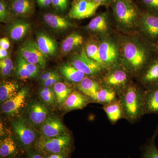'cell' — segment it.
<instances>
[{
  "mask_svg": "<svg viewBox=\"0 0 158 158\" xmlns=\"http://www.w3.org/2000/svg\"><path fill=\"white\" fill-rule=\"evenodd\" d=\"M68 0H52V5L55 9L63 12L68 8Z\"/></svg>",
  "mask_w": 158,
  "mask_h": 158,
  "instance_id": "obj_37",
  "label": "cell"
},
{
  "mask_svg": "<svg viewBox=\"0 0 158 158\" xmlns=\"http://www.w3.org/2000/svg\"><path fill=\"white\" fill-rule=\"evenodd\" d=\"M19 56L31 64H34L41 69L46 65V58L41 52L36 41L28 40L23 43L19 50Z\"/></svg>",
  "mask_w": 158,
  "mask_h": 158,
  "instance_id": "obj_8",
  "label": "cell"
},
{
  "mask_svg": "<svg viewBox=\"0 0 158 158\" xmlns=\"http://www.w3.org/2000/svg\"><path fill=\"white\" fill-rule=\"evenodd\" d=\"M0 62H2L5 65L9 66V68H11L12 70L14 69V64H13V62L11 60L10 55H9L8 56L4 58V59H1L0 60Z\"/></svg>",
  "mask_w": 158,
  "mask_h": 158,
  "instance_id": "obj_42",
  "label": "cell"
},
{
  "mask_svg": "<svg viewBox=\"0 0 158 158\" xmlns=\"http://www.w3.org/2000/svg\"><path fill=\"white\" fill-rule=\"evenodd\" d=\"M124 42L120 65L133 77H136L153 59V50L136 38L127 39Z\"/></svg>",
  "mask_w": 158,
  "mask_h": 158,
  "instance_id": "obj_1",
  "label": "cell"
},
{
  "mask_svg": "<svg viewBox=\"0 0 158 158\" xmlns=\"http://www.w3.org/2000/svg\"><path fill=\"white\" fill-rule=\"evenodd\" d=\"M35 149L43 156L52 154H61L68 156L72 146V139L65 134L53 138L41 136L34 144Z\"/></svg>",
  "mask_w": 158,
  "mask_h": 158,
  "instance_id": "obj_4",
  "label": "cell"
},
{
  "mask_svg": "<svg viewBox=\"0 0 158 158\" xmlns=\"http://www.w3.org/2000/svg\"><path fill=\"white\" fill-rule=\"evenodd\" d=\"M12 14L9 9V5L6 0H0V21L1 23L9 22L12 18Z\"/></svg>",
  "mask_w": 158,
  "mask_h": 158,
  "instance_id": "obj_35",
  "label": "cell"
},
{
  "mask_svg": "<svg viewBox=\"0 0 158 158\" xmlns=\"http://www.w3.org/2000/svg\"><path fill=\"white\" fill-rule=\"evenodd\" d=\"M84 42L83 37L77 32H73L62 40L60 52L64 56L68 55L81 46Z\"/></svg>",
  "mask_w": 158,
  "mask_h": 158,
  "instance_id": "obj_24",
  "label": "cell"
},
{
  "mask_svg": "<svg viewBox=\"0 0 158 158\" xmlns=\"http://www.w3.org/2000/svg\"><path fill=\"white\" fill-rule=\"evenodd\" d=\"M36 0H10L9 7L12 15L28 17L34 14Z\"/></svg>",
  "mask_w": 158,
  "mask_h": 158,
  "instance_id": "obj_16",
  "label": "cell"
},
{
  "mask_svg": "<svg viewBox=\"0 0 158 158\" xmlns=\"http://www.w3.org/2000/svg\"><path fill=\"white\" fill-rule=\"evenodd\" d=\"M31 24L23 20L15 19L10 24L8 29L9 37L15 41L21 40L28 33Z\"/></svg>",
  "mask_w": 158,
  "mask_h": 158,
  "instance_id": "obj_19",
  "label": "cell"
},
{
  "mask_svg": "<svg viewBox=\"0 0 158 158\" xmlns=\"http://www.w3.org/2000/svg\"><path fill=\"white\" fill-rule=\"evenodd\" d=\"M15 134L20 144L26 149L35 144L37 140L36 132L24 118H19L12 123Z\"/></svg>",
  "mask_w": 158,
  "mask_h": 158,
  "instance_id": "obj_10",
  "label": "cell"
},
{
  "mask_svg": "<svg viewBox=\"0 0 158 158\" xmlns=\"http://www.w3.org/2000/svg\"><path fill=\"white\" fill-rule=\"evenodd\" d=\"M157 46V51H158V43L156 44Z\"/></svg>",
  "mask_w": 158,
  "mask_h": 158,
  "instance_id": "obj_48",
  "label": "cell"
},
{
  "mask_svg": "<svg viewBox=\"0 0 158 158\" xmlns=\"http://www.w3.org/2000/svg\"><path fill=\"white\" fill-rule=\"evenodd\" d=\"M100 6L93 0H73L69 12V17L78 20L92 17Z\"/></svg>",
  "mask_w": 158,
  "mask_h": 158,
  "instance_id": "obj_9",
  "label": "cell"
},
{
  "mask_svg": "<svg viewBox=\"0 0 158 158\" xmlns=\"http://www.w3.org/2000/svg\"><path fill=\"white\" fill-rule=\"evenodd\" d=\"M18 85L12 81L3 82L0 85V101L3 103L17 94Z\"/></svg>",
  "mask_w": 158,
  "mask_h": 158,
  "instance_id": "obj_30",
  "label": "cell"
},
{
  "mask_svg": "<svg viewBox=\"0 0 158 158\" xmlns=\"http://www.w3.org/2000/svg\"><path fill=\"white\" fill-rule=\"evenodd\" d=\"M99 52L103 67L106 70L120 65L119 51L117 44L112 40L106 39L98 45Z\"/></svg>",
  "mask_w": 158,
  "mask_h": 158,
  "instance_id": "obj_7",
  "label": "cell"
},
{
  "mask_svg": "<svg viewBox=\"0 0 158 158\" xmlns=\"http://www.w3.org/2000/svg\"><path fill=\"white\" fill-rule=\"evenodd\" d=\"M93 1L98 3L101 6H109L111 5L113 0H93Z\"/></svg>",
  "mask_w": 158,
  "mask_h": 158,
  "instance_id": "obj_45",
  "label": "cell"
},
{
  "mask_svg": "<svg viewBox=\"0 0 158 158\" xmlns=\"http://www.w3.org/2000/svg\"><path fill=\"white\" fill-rule=\"evenodd\" d=\"M40 8H47L52 5V0H36Z\"/></svg>",
  "mask_w": 158,
  "mask_h": 158,
  "instance_id": "obj_43",
  "label": "cell"
},
{
  "mask_svg": "<svg viewBox=\"0 0 158 158\" xmlns=\"http://www.w3.org/2000/svg\"><path fill=\"white\" fill-rule=\"evenodd\" d=\"M57 74H58V73L56 71L46 72L42 73L40 76V81H41V82L44 81L48 79H49L50 78L56 75Z\"/></svg>",
  "mask_w": 158,
  "mask_h": 158,
  "instance_id": "obj_40",
  "label": "cell"
},
{
  "mask_svg": "<svg viewBox=\"0 0 158 158\" xmlns=\"http://www.w3.org/2000/svg\"><path fill=\"white\" fill-rule=\"evenodd\" d=\"M18 146L12 137H6L0 141L1 158H15L19 155Z\"/></svg>",
  "mask_w": 158,
  "mask_h": 158,
  "instance_id": "obj_26",
  "label": "cell"
},
{
  "mask_svg": "<svg viewBox=\"0 0 158 158\" xmlns=\"http://www.w3.org/2000/svg\"><path fill=\"white\" fill-rule=\"evenodd\" d=\"M109 21L108 13L103 12L91 20L87 26V29L95 34H106L109 30Z\"/></svg>",
  "mask_w": 158,
  "mask_h": 158,
  "instance_id": "obj_22",
  "label": "cell"
},
{
  "mask_svg": "<svg viewBox=\"0 0 158 158\" xmlns=\"http://www.w3.org/2000/svg\"><path fill=\"white\" fill-rule=\"evenodd\" d=\"M70 63L86 75L89 76H98L102 75L106 70L101 65L87 56L84 48L80 52L72 55Z\"/></svg>",
  "mask_w": 158,
  "mask_h": 158,
  "instance_id": "obj_6",
  "label": "cell"
},
{
  "mask_svg": "<svg viewBox=\"0 0 158 158\" xmlns=\"http://www.w3.org/2000/svg\"><path fill=\"white\" fill-rule=\"evenodd\" d=\"M132 76L121 65L106 70L102 76L103 86L114 90L118 97L132 82Z\"/></svg>",
  "mask_w": 158,
  "mask_h": 158,
  "instance_id": "obj_5",
  "label": "cell"
},
{
  "mask_svg": "<svg viewBox=\"0 0 158 158\" xmlns=\"http://www.w3.org/2000/svg\"><path fill=\"white\" fill-rule=\"evenodd\" d=\"M92 100L81 93L79 90H74L71 93L63 105L65 110H81L86 107Z\"/></svg>",
  "mask_w": 158,
  "mask_h": 158,
  "instance_id": "obj_18",
  "label": "cell"
},
{
  "mask_svg": "<svg viewBox=\"0 0 158 158\" xmlns=\"http://www.w3.org/2000/svg\"><path fill=\"white\" fill-rule=\"evenodd\" d=\"M145 114L158 115V85L144 89Z\"/></svg>",
  "mask_w": 158,
  "mask_h": 158,
  "instance_id": "obj_20",
  "label": "cell"
},
{
  "mask_svg": "<svg viewBox=\"0 0 158 158\" xmlns=\"http://www.w3.org/2000/svg\"><path fill=\"white\" fill-rule=\"evenodd\" d=\"M27 158H44L43 155L36 151V152H29Z\"/></svg>",
  "mask_w": 158,
  "mask_h": 158,
  "instance_id": "obj_44",
  "label": "cell"
},
{
  "mask_svg": "<svg viewBox=\"0 0 158 158\" xmlns=\"http://www.w3.org/2000/svg\"><path fill=\"white\" fill-rule=\"evenodd\" d=\"M139 24L144 36L153 44L158 42V16L147 11L141 15Z\"/></svg>",
  "mask_w": 158,
  "mask_h": 158,
  "instance_id": "obj_11",
  "label": "cell"
},
{
  "mask_svg": "<svg viewBox=\"0 0 158 158\" xmlns=\"http://www.w3.org/2000/svg\"><path fill=\"white\" fill-rule=\"evenodd\" d=\"M10 40L8 37H2L0 39V48L8 50L10 48Z\"/></svg>",
  "mask_w": 158,
  "mask_h": 158,
  "instance_id": "obj_41",
  "label": "cell"
},
{
  "mask_svg": "<svg viewBox=\"0 0 158 158\" xmlns=\"http://www.w3.org/2000/svg\"><path fill=\"white\" fill-rule=\"evenodd\" d=\"M41 131L42 136L47 138H53L65 135L66 129L59 118L49 116L41 124Z\"/></svg>",
  "mask_w": 158,
  "mask_h": 158,
  "instance_id": "obj_15",
  "label": "cell"
},
{
  "mask_svg": "<svg viewBox=\"0 0 158 158\" xmlns=\"http://www.w3.org/2000/svg\"><path fill=\"white\" fill-rule=\"evenodd\" d=\"M7 50L0 48V59H2L9 56Z\"/></svg>",
  "mask_w": 158,
  "mask_h": 158,
  "instance_id": "obj_47",
  "label": "cell"
},
{
  "mask_svg": "<svg viewBox=\"0 0 158 158\" xmlns=\"http://www.w3.org/2000/svg\"><path fill=\"white\" fill-rule=\"evenodd\" d=\"M39 96L43 101L50 106H54L56 103L53 88L43 87L39 91Z\"/></svg>",
  "mask_w": 158,
  "mask_h": 158,
  "instance_id": "obj_33",
  "label": "cell"
},
{
  "mask_svg": "<svg viewBox=\"0 0 158 158\" xmlns=\"http://www.w3.org/2000/svg\"><path fill=\"white\" fill-rule=\"evenodd\" d=\"M43 18L46 24L56 31H65L73 27V24L68 20L53 13H47L44 14Z\"/></svg>",
  "mask_w": 158,
  "mask_h": 158,
  "instance_id": "obj_25",
  "label": "cell"
},
{
  "mask_svg": "<svg viewBox=\"0 0 158 158\" xmlns=\"http://www.w3.org/2000/svg\"><path fill=\"white\" fill-rule=\"evenodd\" d=\"M56 96V103L60 105H63L66 99L73 91V88L64 82L57 83L53 87Z\"/></svg>",
  "mask_w": 158,
  "mask_h": 158,
  "instance_id": "obj_32",
  "label": "cell"
},
{
  "mask_svg": "<svg viewBox=\"0 0 158 158\" xmlns=\"http://www.w3.org/2000/svg\"><path fill=\"white\" fill-rule=\"evenodd\" d=\"M48 110L44 105L38 102H35L29 108L28 117L33 124L41 125L48 117Z\"/></svg>",
  "mask_w": 158,
  "mask_h": 158,
  "instance_id": "obj_23",
  "label": "cell"
},
{
  "mask_svg": "<svg viewBox=\"0 0 158 158\" xmlns=\"http://www.w3.org/2000/svg\"><path fill=\"white\" fill-rule=\"evenodd\" d=\"M144 89L158 85V56L154 57L136 77Z\"/></svg>",
  "mask_w": 158,
  "mask_h": 158,
  "instance_id": "obj_12",
  "label": "cell"
},
{
  "mask_svg": "<svg viewBox=\"0 0 158 158\" xmlns=\"http://www.w3.org/2000/svg\"><path fill=\"white\" fill-rule=\"evenodd\" d=\"M0 70H1V74L3 77L9 76L12 70L11 68H9V66L1 62H0Z\"/></svg>",
  "mask_w": 158,
  "mask_h": 158,
  "instance_id": "obj_39",
  "label": "cell"
},
{
  "mask_svg": "<svg viewBox=\"0 0 158 158\" xmlns=\"http://www.w3.org/2000/svg\"><path fill=\"white\" fill-rule=\"evenodd\" d=\"M45 156V158H67V156L61 154H52Z\"/></svg>",
  "mask_w": 158,
  "mask_h": 158,
  "instance_id": "obj_46",
  "label": "cell"
},
{
  "mask_svg": "<svg viewBox=\"0 0 158 158\" xmlns=\"http://www.w3.org/2000/svg\"><path fill=\"white\" fill-rule=\"evenodd\" d=\"M84 48L86 55L90 59L97 62L103 67L99 52L98 45L94 42H89L85 45Z\"/></svg>",
  "mask_w": 158,
  "mask_h": 158,
  "instance_id": "obj_34",
  "label": "cell"
},
{
  "mask_svg": "<svg viewBox=\"0 0 158 158\" xmlns=\"http://www.w3.org/2000/svg\"><path fill=\"white\" fill-rule=\"evenodd\" d=\"M28 90L23 88L11 98L2 103V111L7 116H14L19 113L26 105Z\"/></svg>",
  "mask_w": 158,
  "mask_h": 158,
  "instance_id": "obj_13",
  "label": "cell"
},
{
  "mask_svg": "<svg viewBox=\"0 0 158 158\" xmlns=\"http://www.w3.org/2000/svg\"><path fill=\"white\" fill-rule=\"evenodd\" d=\"M61 76L59 73L57 74L56 75L52 77L49 79H48L46 81L42 82V84L43 87H49V88H53L55 85L60 82L61 81Z\"/></svg>",
  "mask_w": 158,
  "mask_h": 158,
  "instance_id": "obj_38",
  "label": "cell"
},
{
  "mask_svg": "<svg viewBox=\"0 0 158 158\" xmlns=\"http://www.w3.org/2000/svg\"><path fill=\"white\" fill-rule=\"evenodd\" d=\"M118 98V95L115 91L102 86L97 93L93 102L105 105L114 101Z\"/></svg>",
  "mask_w": 158,
  "mask_h": 158,
  "instance_id": "obj_31",
  "label": "cell"
},
{
  "mask_svg": "<svg viewBox=\"0 0 158 158\" xmlns=\"http://www.w3.org/2000/svg\"><path fill=\"white\" fill-rule=\"evenodd\" d=\"M158 136V125L153 135L141 148V158H158V148L155 144Z\"/></svg>",
  "mask_w": 158,
  "mask_h": 158,
  "instance_id": "obj_29",
  "label": "cell"
},
{
  "mask_svg": "<svg viewBox=\"0 0 158 158\" xmlns=\"http://www.w3.org/2000/svg\"><path fill=\"white\" fill-rule=\"evenodd\" d=\"M102 87L101 81L85 77L81 82L77 84V88L79 91L90 98L92 102L97 93Z\"/></svg>",
  "mask_w": 158,
  "mask_h": 158,
  "instance_id": "obj_21",
  "label": "cell"
},
{
  "mask_svg": "<svg viewBox=\"0 0 158 158\" xmlns=\"http://www.w3.org/2000/svg\"><path fill=\"white\" fill-rule=\"evenodd\" d=\"M110 6L116 23L121 28L131 30L139 23L141 15L132 0H113Z\"/></svg>",
  "mask_w": 158,
  "mask_h": 158,
  "instance_id": "obj_3",
  "label": "cell"
},
{
  "mask_svg": "<svg viewBox=\"0 0 158 158\" xmlns=\"http://www.w3.org/2000/svg\"><path fill=\"white\" fill-rule=\"evenodd\" d=\"M59 71L66 80L71 83L78 84L86 75L70 63H65L61 65L59 68Z\"/></svg>",
  "mask_w": 158,
  "mask_h": 158,
  "instance_id": "obj_28",
  "label": "cell"
},
{
  "mask_svg": "<svg viewBox=\"0 0 158 158\" xmlns=\"http://www.w3.org/2000/svg\"><path fill=\"white\" fill-rule=\"evenodd\" d=\"M36 42L46 58H53L56 56L58 51L56 41L45 32L40 31L37 33Z\"/></svg>",
  "mask_w": 158,
  "mask_h": 158,
  "instance_id": "obj_14",
  "label": "cell"
},
{
  "mask_svg": "<svg viewBox=\"0 0 158 158\" xmlns=\"http://www.w3.org/2000/svg\"><path fill=\"white\" fill-rule=\"evenodd\" d=\"M148 12L158 16V0H141Z\"/></svg>",
  "mask_w": 158,
  "mask_h": 158,
  "instance_id": "obj_36",
  "label": "cell"
},
{
  "mask_svg": "<svg viewBox=\"0 0 158 158\" xmlns=\"http://www.w3.org/2000/svg\"><path fill=\"white\" fill-rule=\"evenodd\" d=\"M103 110L112 124H116L118 120L124 118L122 107L118 98L110 103L103 105Z\"/></svg>",
  "mask_w": 158,
  "mask_h": 158,
  "instance_id": "obj_27",
  "label": "cell"
},
{
  "mask_svg": "<svg viewBox=\"0 0 158 158\" xmlns=\"http://www.w3.org/2000/svg\"><path fill=\"white\" fill-rule=\"evenodd\" d=\"M123 111L124 118L130 123L139 121L145 115L144 88L133 81L118 96Z\"/></svg>",
  "mask_w": 158,
  "mask_h": 158,
  "instance_id": "obj_2",
  "label": "cell"
},
{
  "mask_svg": "<svg viewBox=\"0 0 158 158\" xmlns=\"http://www.w3.org/2000/svg\"><path fill=\"white\" fill-rule=\"evenodd\" d=\"M16 73L22 80L34 78L38 75L40 68L37 65L27 62L20 56L17 58Z\"/></svg>",
  "mask_w": 158,
  "mask_h": 158,
  "instance_id": "obj_17",
  "label": "cell"
}]
</instances>
